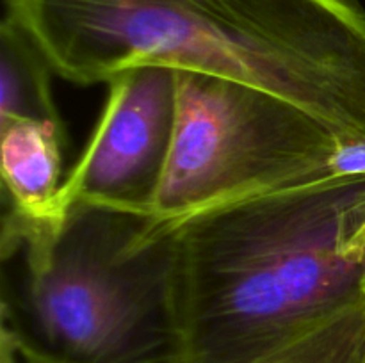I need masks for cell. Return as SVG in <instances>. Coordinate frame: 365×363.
<instances>
[{"instance_id": "cell-2", "label": "cell", "mask_w": 365, "mask_h": 363, "mask_svg": "<svg viewBox=\"0 0 365 363\" xmlns=\"http://www.w3.org/2000/svg\"><path fill=\"white\" fill-rule=\"evenodd\" d=\"M6 14L78 85L138 66L255 85L365 142L362 0H4Z\"/></svg>"}, {"instance_id": "cell-9", "label": "cell", "mask_w": 365, "mask_h": 363, "mask_svg": "<svg viewBox=\"0 0 365 363\" xmlns=\"http://www.w3.org/2000/svg\"><path fill=\"white\" fill-rule=\"evenodd\" d=\"M18 344H20V340H18ZM20 352H21V363H61V362H56V359L48 358V356L39 354V352L32 351V349L25 347V345L21 344H20Z\"/></svg>"}, {"instance_id": "cell-8", "label": "cell", "mask_w": 365, "mask_h": 363, "mask_svg": "<svg viewBox=\"0 0 365 363\" xmlns=\"http://www.w3.org/2000/svg\"><path fill=\"white\" fill-rule=\"evenodd\" d=\"M331 177H365V142H339L330 162Z\"/></svg>"}, {"instance_id": "cell-7", "label": "cell", "mask_w": 365, "mask_h": 363, "mask_svg": "<svg viewBox=\"0 0 365 363\" xmlns=\"http://www.w3.org/2000/svg\"><path fill=\"white\" fill-rule=\"evenodd\" d=\"M52 68L32 39L4 16L0 25V123L63 121L53 100Z\"/></svg>"}, {"instance_id": "cell-4", "label": "cell", "mask_w": 365, "mask_h": 363, "mask_svg": "<svg viewBox=\"0 0 365 363\" xmlns=\"http://www.w3.org/2000/svg\"><path fill=\"white\" fill-rule=\"evenodd\" d=\"M339 139L296 103L255 85L177 70V121L150 217L203 210L331 177Z\"/></svg>"}, {"instance_id": "cell-5", "label": "cell", "mask_w": 365, "mask_h": 363, "mask_svg": "<svg viewBox=\"0 0 365 363\" xmlns=\"http://www.w3.org/2000/svg\"><path fill=\"white\" fill-rule=\"evenodd\" d=\"M177 121V70L138 66L110 78L102 117L61 199L150 216Z\"/></svg>"}, {"instance_id": "cell-1", "label": "cell", "mask_w": 365, "mask_h": 363, "mask_svg": "<svg viewBox=\"0 0 365 363\" xmlns=\"http://www.w3.org/2000/svg\"><path fill=\"white\" fill-rule=\"evenodd\" d=\"M175 226V363H365V177Z\"/></svg>"}, {"instance_id": "cell-3", "label": "cell", "mask_w": 365, "mask_h": 363, "mask_svg": "<svg viewBox=\"0 0 365 363\" xmlns=\"http://www.w3.org/2000/svg\"><path fill=\"white\" fill-rule=\"evenodd\" d=\"M2 322L61 363H175V226L106 206L71 205L52 233L21 242Z\"/></svg>"}, {"instance_id": "cell-6", "label": "cell", "mask_w": 365, "mask_h": 363, "mask_svg": "<svg viewBox=\"0 0 365 363\" xmlns=\"http://www.w3.org/2000/svg\"><path fill=\"white\" fill-rule=\"evenodd\" d=\"M64 137L63 121L0 123L2 253L29 238L52 233L68 216L61 199Z\"/></svg>"}]
</instances>
